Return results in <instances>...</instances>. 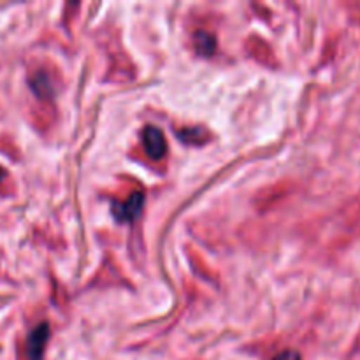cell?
<instances>
[{
  "label": "cell",
  "instance_id": "obj_1",
  "mask_svg": "<svg viewBox=\"0 0 360 360\" xmlns=\"http://www.w3.org/2000/svg\"><path fill=\"white\" fill-rule=\"evenodd\" d=\"M49 326L48 323H41L35 327L27 338V345H25V352H27L28 360H42L44 355L46 345L49 341Z\"/></svg>",
  "mask_w": 360,
  "mask_h": 360
},
{
  "label": "cell",
  "instance_id": "obj_3",
  "mask_svg": "<svg viewBox=\"0 0 360 360\" xmlns=\"http://www.w3.org/2000/svg\"><path fill=\"white\" fill-rule=\"evenodd\" d=\"M143 143L146 148V153L150 155L153 160H160L165 155L167 144H165V137L158 127H146L143 132Z\"/></svg>",
  "mask_w": 360,
  "mask_h": 360
},
{
  "label": "cell",
  "instance_id": "obj_8",
  "mask_svg": "<svg viewBox=\"0 0 360 360\" xmlns=\"http://www.w3.org/2000/svg\"><path fill=\"white\" fill-rule=\"evenodd\" d=\"M2 178H4V169L0 167V181H2Z\"/></svg>",
  "mask_w": 360,
  "mask_h": 360
},
{
  "label": "cell",
  "instance_id": "obj_5",
  "mask_svg": "<svg viewBox=\"0 0 360 360\" xmlns=\"http://www.w3.org/2000/svg\"><path fill=\"white\" fill-rule=\"evenodd\" d=\"M178 136L188 144H202V143H206V139H207V132L204 129H200V127H193V129H183Z\"/></svg>",
  "mask_w": 360,
  "mask_h": 360
},
{
  "label": "cell",
  "instance_id": "obj_7",
  "mask_svg": "<svg viewBox=\"0 0 360 360\" xmlns=\"http://www.w3.org/2000/svg\"><path fill=\"white\" fill-rule=\"evenodd\" d=\"M273 360H302L301 354L295 350H283L276 355Z\"/></svg>",
  "mask_w": 360,
  "mask_h": 360
},
{
  "label": "cell",
  "instance_id": "obj_4",
  "mask_svg": "<svg viewBox=\"0 0 360 360\" xmlns=\"http://www.w3.org/2000/svg\"><path fill=\"white\" fill-rule=\"evenodd\" d=\"M193 46H195V51L202 56H210L214 53L217 48V39L213 34L206 30H199L193 35Z\"/></svg>",
  "mask_w": 360,
  "mask_h": 360
},
{
  "label": "cell",
  "instance_id": "obj_6",
  "mask_svg": "<svg viewBox=\"0 0 360 360\" xmlns=\"http://www.w3.org/2000/svg\"><path fill=\"white\" fill-rule=\"evenodd\" d=\"M32 88H34V91L37 95H41V97H44L46 91H51V88H49V81L48 77H46V74H37V76L32 79Z\"/></svg>",
  "mask_w": 360,
  "mask_h": 360
},
{
  "label": "cell",
  "instance_id": "obj_2",
  "mask_svg": "<svg viewBox=\"0 0 360 360\" xmlns=\"http://www.w3.org/2000/svg\"><path fill=\"white\" fill-rule=\"evenodd\" d=\"M144 206V193L143 192H134L123 202H115L112 204V214H115L116 220L120 221H132L134 218H137V214L141 213Z\"/></svg>",
  "mask_w": 360,
  "mask_h": 360
}]
</instances>
